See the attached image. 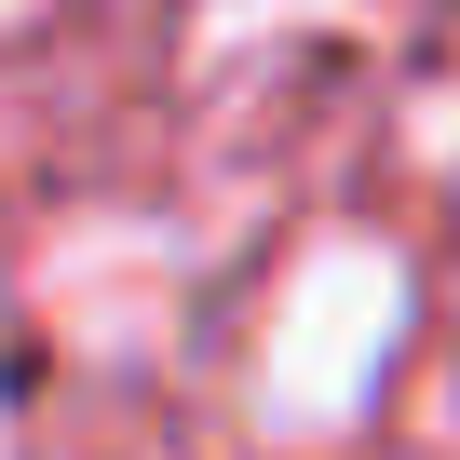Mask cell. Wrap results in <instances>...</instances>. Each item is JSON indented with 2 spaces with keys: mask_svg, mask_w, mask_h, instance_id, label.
Masks as SVG:
<instances>
[{
  "mask_svg": "<svg viewBox=\"0 0 460 460\" xmlns=\"http://www.w3.org/2000/svg\"><path fill=\"white\" fill-rule=\"evenodd\" d=\"M406 312H420L406 244L325 230V244L285 271L271 325H258V420H285V433H339V420H366V393H379L393 352H406Z\"/></svg>",
  "mask_w": 460,
  "mask_h": 460,
  "instance_id": "cell-1",
  "label": "cell"
},
{
  "mask_svg": "<svg viewBox=\"0 0 460 460\" xmlns=\"http://www.w3.org/2000/svg\"><path fill=\"white\" fill-rule=\"evenodd\" d=\"M41 14H55V0H0V28H41Z\"/></svg>",
  "mask_w": 460,
  "mask_h": 460,
  "instance_id": "cell-2",
  "label": "cell"
},
{
  "mask_svg": "<svg viewBox=\"0 0 460 460\" xmlns=\"http://www.w3.org/2000/svg\"><path fill=\"white\" fill-rule=\"evenodd\" d=\"M0 460H14V433H0Z\"/></svg>",
  "mask_w": 460,
  "mask_h": 460,
  "instance_id": "cell-3",
  "label": "cell"
}]
</instances>
